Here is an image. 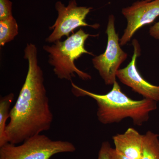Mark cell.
Masks as SVG:
<instances>
[{
	"label": "cell",
	"instance_id": "6da1fadb",
	"mask_svg": "<svg viewBox=\"0 0 159 159\" xmlns=\"http://www.w3.org/2000/svg\"><path fill=\"white\" fill-rule=\"evenodd\" d=\"M24 52V58L28 61V73L10 110V121L6 129L8 143L15 145L49 130L53 121L43 74L39 65L37 48L28 43Z\"/></svg>",
	"mask_w": 159,
	"mask_h": 159
},
{
	"label": "cell",
	"instance_id": "7a4b0ae2",
	"mask_svg": "<svg viewBox=\"0 0 159 159\" xmlns=\"http://www.w3.org/2000/svg\"><path fill=\"white\" fill-rule=\"evenodd\" d=\"M72 92L77 97H88L95 100L97 105L98 121L104 125L118 123L130 118L135 125H142L148 121L149 115L157 108V102L150 99L134 100L122 92L116 81L112 89L100 95L81 88L71 81Z\"/></svg>",
	"mask_w": 159,
	"mask_h": 159
},
{
	"label": "cell",
	"instance_id": "3957f363",
	"mask_svg": "<svg viewBox=\"0 0 159 159\" xmlns=\"http://www.w3.org/2000/svg\"><path fill=\"white\" fill-rule=\"evenodd\" d=\"M90 36L80 29L63 41H57L51 46L43 47L44 51L49 54V63L53 67L54 74L58 79L72 81L75 74L83 80L92 79L90 75L77 68L74 63L82 54L94 55L84 47L86 40Z\"/></svg>",
	"mask_w": 159,
	"mask_h": 159
},
{
	"label": "cell",
	"instance_id": "277c9868",
	"mask_svg": "<svg viewBox=\"0 0 159 159\" xmlns=\"http://www.w3.org/2000/svg\"><path fill=\"white\" fill-rule=\"evenodd\" d=\"M76 150L68 141L51 140L43 134L26 139L19 145L8 143L0 147V159H50L54 155Z\"/></svg>",
	"mask_w": 159,
	"mask_h": 159
},
{
	"label": "cell",
	"instance_id": "5b68a950",
	"mask_svg": "<svg viewBox=\"0 0 159 159\" xmlns=\"http://www.w3.org/2000/svg\"><path fill=\"white\" fill-rule=\"evenodd\" d=\"M115 21L113 15H110L106 31L107 36L106 49L103 54L95 56L92 60L94 67L107 85H113L116 81L117 72L128 56L121 48Z\"/></svg>",
	"mask_w": 159,
	"mask_h": 159
},
{
	"label": "cell",
	"instance_id": "8992f818",
	"mask_svg": "<svg viewBox=\"0 0 159 159\" xmlns=\"http://www.w3.org/2000/svg\"><path fill=\"white\" fill-rule=\"evenodd\" d=\"M58 16L55 23L50 27L53 32L46 39L47 42L54 43L60 40L64 36L69 37L71 32L80 27H91L97 29L99 25H89L86 22L85 18L92 9L91 7L78 6L75 0H71L67 6L61 2L55 4Z\"/></svg>",
	"mask_w": 159,
	"mask_h": 159
},
{
	"label": "cell",
	"instance_id": "52a82bcc",
	"mask_svg": "<svg viewBox=\"0 0 159 159\" xmlns=\"http://www.w3.org/2000/svg\"><path fill=\"white\" fill-rule=\"evenodd\" d=\"M122 13L127 20V26L119 40L120 45H125L139 29L153 22L159 16V0L151 2L142 0L122 9Z\"/></svg>",
	"mask_w": 159,
	"mask_h": 159
},
{
	"label": "cell",
	"instance_id": "ba28073f",
	"mask_svg": "<svg viewBox=\"0 0 159 159\" xmlns=\"http://www.w3.org/2000/svg\"><path fill=\"white\" fill-rule=\"evenodd\" d=\"M134 54L130 62L125 67L119 69L116 77L125 85L134 92L140 94L144 99L159 101V86L153 85L142 77L137 67V58L141 54V48L136 39L133 41Z\"/></svg>",
	"mask_w": 159,
	"mask_h": 159
},
{
	"label": "cell",
	"instance_id": "9c48e42d",
	"mask_svg": "<svg viewBox=\"0 0 159 159\" xmlns=\"http://www.w3.org/2000/svg\"><path fill=\"white\" fill-rule=\"evenodd\" d=\"M144 135L133 128L113 137L115 150L131 159H141Z\"/></svg>",
	"mask_w": 159,
	"mask_h": 159
},
{
	"label": "cell",
	"instance_id": "30bf717a",
	"mask_svg": "<svg viewBox=\"0 0 159 159\" xmlns=\"http://www.w3.org/2000/svg\"><path fill=\"white\" fill-rule=\"evenodd\" d=\"M14 98V94L10 93L0 99V147L8 143L6 134V124L10 116V107Z\"/></svg>",
	"mask_w": 159,
	"mask_h": 159
},
{
	"label": "cell",
	"instance_id": "8fae6325",
	"mask_svg": "<svg viewBox=\"0 0 159 159\" xmlns=\"http://www.w3.org/2000/svg\"><path fill=\"white\" fill-rule=\"evenodd\" d=\"M141 159H159V135L148 131L144 134Z\"/></svg>",
	"mask_w": 159,
	"mask_h": 159
},
{
	"label": "cell",
	"instance_id": "7c38bea8",
	"mask_svg": "<svg viewBox=\"0 0 159 159\" xmlns=\"http://www.w3.org/2000/svg\"><path fill=\"white\" fill-rule=\"evenodd\" d=\"M19 27L13 16L0 20V46L3 47L14 39L18 34Z\"/></svg>",
	"mask_w": 159,
	"mask_h": 159
},
{
	"label": "cell",
	"instance_id": "4fadbf2b",
	"mask_svg": "<svg viewBox=\"0 0 159 159\" xmlns=\"http://www.w3.org/2000/svg\"><path fill=\"white\" fill-rule=\"evenodd\" d=\"M12 3L9 0H0V20L6 19L13 16Z\"/></svg>",
	"mask_w": 159,
	"mask_h": 159
},
{
	"label": "cell",
	"instance_id": "5bb4252c",
	"mask_svg": "<svg viewBox=\"0 0 159 159\" xmlns=\"http://www.w3.org/2000/svg\"><path fill=\"white\" fill-rule=\"evenodd\" d=\"M112 151L113 148L108 142H102L97 159H113Z\"/></svg>",
	"mask_w": 159,
	"mask_h": 159
},
{
	"label": "cell",
	"instance_id": "9a60e30c",
	"mask_svg": "<svg viewBox=\"0 0 159 159\" xmlns=\"http://www.w3.org/2000/svg\"><path fill=\"white\" fill-rule=\"evenodd\" d=\"M149 34L155 39L159 40V21L152 26L149 31Z\"/></svg>",
	"mask_w": 159,
	"mask_h": 159
},
{
	"label": "cell",
	"instance_id": "2e32d148",
	"mask_svg": "<svg viewBox=\"0 0 159 159\" xmlns=\"http://www.w3.org/2000/svg\"><path fill=\"white\" fill-rule=\"evenodd\" d=\"M112 153L113 159H131L118 153L114 148H113Z\"/></svg>",
	"mask_w": 159,
	"mask_h": 159
},
{
	"label": "cell",
	"instance_id": "e0dca14e",
	"mask_svg": "<svg viewBox=\"0 0 159 159\" xmlns=\"http://www.w3.org/2000/svg\"><path fill=\"white\" fill-rule=\"evenodd\" d=\"M144 1H147V2H151V1H153V0H144Z\"/></svg>",
	"mask_w": 159,
	"mask_h": 159
}]
</instances>
